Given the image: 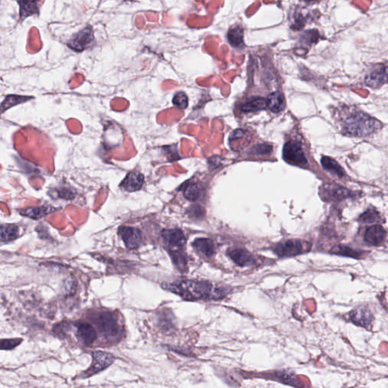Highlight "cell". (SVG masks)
Returning <instances> with one entry per match:
<instances>
[{
	"label": "cell",
	"mask_w": 388,
	"mask_h": 388,
	"mask_svg": "<svg viewBox=\"0 0 388 388\" xmlns=\"http://www.w3.org/2000/svg\"><path fill=\"white\" fill-rule=\"evenodd\" d=\"M14 143L21 154L31 159L50 158L54 153L50 139L34 128H26L17 132L14 134Z\"/></svg>",
	"instance_id": "1"
},
{
	"label": "cell",
	"mask_w": 388,
	"mask_h": 388,
	"mask_svg": "<svg viewBox=\"0 0 388 388\" xmlns=\"http://www.w3.org/2000/svg\"><path fill=\"white\" fill-rule=\"evenodd\" d=\"M163 288L187 301L220 300L227 294L222 288H216L207 281H184L177 284H166Z\"/></svg>",
	"instance_id": "2"
},
{
	"label": "cell",
	"mask_w": 388,
	"mask_h": 388,
	"mask_svg": "<svg viewBox=\"0 0 388 388\" xmlns=\"http://www.w3.org/2000/svg\"><path fill=\"white\" fill-rule=\"evenodd\" d=\"M382 125L376 118L362 112L352 114L343 125L344 132L353 137H367L377 132Z\"/></svg>",
	"instance_id": "3"
},
{
	"label": "cell",
	"mask_w": 388,
	"mask_h": 388,
	"mask_svg": "<svg viewBox=\"0 0 388 388\" xmlns=\"http://www.w3.org/2000/svg\"><path fill=\"white\" fill-rule=\"evenodd\" d=\"M93 322L96 324L99 332L107 340H115V339L119 338L122 334L121 326L112 313H97L93 317Z\"/></svg>",
	"instance_id": "4"
},
{
	"label": "cell",
	"mask_w": 388,
	"mask_h": 388,
	"mask_svg": "<svg viewBox=\"0 0 388 388\" xmlns=\"http://www.w3.org/2000/svg\"><path fill=\"white\" fill-rule=\"evenodd\" d=\"M283 158L291 165L304 166L307 164L305 154L298 141H291L285 144L283 149Z\"/></svg>",
	"instance_id": "5"
},
{
	"label": "cell",
	"mask_w": 388,
	"mask_h": 388,
	"mask_svg": "<svg viewBox=\"0 0 388 388\" xmlns=\"http://www.w3.org/2000/svg\"><path fill=\"white\" fill-rule=\"evenodd\" d=\"M91 366L84 373V377H90L98 372L106 369L115 361V357L106 352L94 351L92 353Z\"/></svg>",
	"instance_id": "6"
},
{
	"label": "cell",
	"mask_w": 388,
	"mask_h": 388,
	"mask_svg": "<svg viewBox=\"0 0 388 388\" xmlns=\"http://www.w3.org/2000/svg\"><path fill=\"white\" fill-rule=\"evenodd\" d=\"M307 243L298 240H288L275 246V252L280 257H291L301 254L309 247Z\"/></svg>",
	"instance_id": "7"
},
{
	"label": "cell",
	"mask_w": 388,
	"mask_h": 388,
	"mask_svg": "<svg viewBox=\"0 0 388 388\" xmlns=\"http://www.w3.org/2000/svg\"><path fill=\"white\" fill-rule=\"evenodd\" d=\"M366 85L372 88H379L388 82V66L377 65L368 74L365 79Z\"/></svg>",
	"instance_id": "8"
},
{
	"label": "cell",
	"mask_w": 388,
	"mask_h": 388,
	"mask_svg": "<svg viewBox=\"0 0 388 388\" xmlns=\"http://www.w3.org/2000/svg\"><path fill=\"white\" fill-rule=\"evenodd\" d=\"M118 233L128 249H137L141 245V232L136 228L121 227Z\"/></svg>",
	"instance_id": "9"
},
{
	"label": "cell",
	"mask_w": 388,
	"mask_h": 388,
	"mask_svg": "<svg viewBox=\"0 0 388 388\" xmlns=\"http://www.w3.org/2000/svg\"><path fill=\"white\" fill-rule=\"evenodd\" d=\"M77 329V336L80 341L86 345H90L97 338V332L94 327L89 323L76 322L75 324Z\"/></svg>",
	"instance_id": "10"
},
{
	"label": "cell",
	"mask_w": 388,
	"mask_h": 388,
	"mask_svg": "<svg viewBox=\"0 0 388 388\" xmlns=\"http://www.w3.org/2000/svg\"><path fill=\"white\" fill-rule=\"evenodd\" d=\"M350 319L356 325L363 327H369L372 324V317L370 310L366 307H360L350 312Z\"/></svg>",
	"instance_id": "11"
},
{
	"label": "cell",
	"mask_w": 388,
	"mask_h": 388,
	"mask_svg": "<svg viewBox=\"0 0 388 388\" xmlns=\"http://www.w3.org/2000/svg\"><path fill=\"white\" fill-rule=\"evenodd\" d=\"M161 236L165 243L172 247H181L186 243L185 236L183 232L179 229L163 231Z\"/></svg>",
	"instance_id": "12"
},
{
	"label": "cell",
	"mask_w": 388,
	"mask_h": 388,
	"mask_svg": "<svg viewBox=\"0 0 388 388\" xmlns=\"http://www.w3.org/2000/svg\"><path fill=\"white\" fill-rule=\"evenodd\" d=\"M93 40V32L89 28H86L78 33L69 43V47L77 51H81Z\"/></svg>",
	"instance_id": "13"
},
{
	"label": "cell",
	"mask_w": 388,
	"mask_h": 388,
	"mask_svg": "<svg viewBox=\"0 0 388 388\" xmlns=\"http://www.w3.org/2000/svg\"><path fill=\"white\" fill-rule=\"evenodd\" d=\"M144 183V177L142 174L139 172L129 173L125 177V180L121 184V187L128 192L137 191L142 187Z\"/></svg>",
	"instance_id": "14"
},
{
	"label": "cell",
	"mask_w": 388,
	"mask_h": 388,
	"mask_svg": "<svg viewBox=\"0 0 388 388\" xmlns=\"http://www.w3.org/2000/svg\"><path fill=\"white\" fill-rule=\"evenodd\" d=\"M386 232L381 226H374L369 228L366 232L365 240L372 246H379L385 240Z\"/></svg>",
	"instance_id": "15"
},
{
	"label": "cell",
	"mask_w": 388,
	"mask_h": 388,
	"mask_svg": "<svg viewBox=\"0 0 388 388\" xmlns=\"http://www.w3.org/2000/svg\"><path fill=\"white\" fill-rule=\"evenodd\" d=\"M229 257L240 266L251 265L254 262L253 256L248 251L243 249H233L228 252Z\"/></svg>",
	"instance_id": "16"
},
{
	"label": "cell",
	"mask_w": 388,
	"mask_h": 388,
	"mask_svg": "<svg viewBox=\"0 0 388 388\" xmlns=\"http://www.w3.org/2000/svg\"><path fill=\"white\" fill-rule=\"evenodd\" d=\"M193 246L206 257L210 258L214 255V243L210 239L199 238L193 242Z\"/></svg>",
	"instance_id": "17"
},
{
	"label": "cell",
	"mask_w": 388,
	"mask_h": 388,
	"mask_svg": "<svg viewBox=\"0 0 388 388\" xmlns=\"http://www.w3.org/2000/svg\"><path fill=\"white\" fill-rule=\"evenodd\" d=\"M267 107L272 112L278 113L285 109V100L284 95L280 92L276 91L271 93L266 99Z\"/></svg>",
	"instance_id": "18"
},
{
	"label": "cell",
	"mask_w": 388,
	"mask_h": 388,
	"mask_svg": "<svg viewBox=\"0 0 388 388\" xmlns=\"http://www.w3.org/2000/svg\"><path fill=\"white\" fill-rule=\"evenodd\" d=\"M42 47V42L40 40L38 30L35 27H32L29 32L27 39V50L28 53H36L40 50Z\"/></svg>",
	"instance_id": "19"
},
{
	"label": "cell",
	"mask_w": 388,
	"mask_h": 388,
	"mask_svg": "<svg viewBox=\"0 0 388 388\" xmlns=\"http://www.w3.org/2000/svg\"><path fill=\"white\" fill-rule=\"evenodd\" d=\"M266 107V99L260 97L253 98L243 104L240 106V110L243 112H256V111L262 110Z\"/></svg>",
	"instance_id": "20"
},
{
	"label": "cell",
	"mask_w": 388,
	"mask_h": 388,
	"mask_svg": "<svg viewBox=\"0 0 388 388\" xmlns=\"http://www.w3.org/2000/svg\"><path fill=\"white\" fill-rule=\"evenodd\" d=\"M135 149L133 145L132 141L129 137L125 136L124 138L123 147L118 148L113 151L114 156L117 158H128L135 154Z\"/></svg>",
	"instance_id": "21"
},
{
	"label": "cell",
	"mask_w": 388,
	"mask_h": 388,
	"mask_svg": "<svg viewBox=\"0 0 388 388\" xmlns=\"http://www.w3.org/2000/svg\"><path fill=\"white\" fill-rule=\"evenodd\" d=\"M321 165L327 171L333 174H336L338 177H342L344 176V171L338 163L330 158V157L324 156L321 158Z\"/></svg>",
	"instance_id": "22"
},
{
	"label": "cell",
	"mask_w": 388,
	"mask_h": 388,
	"mask_svg": "<svg viewBox=\"0 0 388 388\" xmlns=\"http://www.w3.org/2000/svg\"><path fill=\"white\" fill-rule=\"evenodd\" d=\"M19 229L14 225H2L1 226V240L2 241L12 240L18 236Z\"/></svg>",
	"instance_id": "23"
},
{
	"label": "cell",
	"mask_w": 388,
	"mask_h": 388,
	"mask_svg": "<svg viewBox=\"0 0 388 388\" xmlns=\"http://www.w3.org/2000/svg\"><path fill=\"white\" fill-rule=\"evenodd\" d=\"M228 38L233 47H240L243 44V30L238 27L232 29L228 34Z\"/></svg>",
	"instance_id": "24"
},
{
	"label": "cell",
	"mask_w": 388,
	"mask_h": 388,
	"mask_svg": "<svg viewBox=\"0 0 388 388\" xmlns=\"http://www.w3.org/2000/svg\"><path fill=\"white\" fill-rule=\"evenodd\" d=\"M50 210H53V209H50V207H44V206L30 208V209L24 210L22 214L27 217L32 218V219H40V218L47 216V214L51 213L52 211H50Z\"/></svg>",
	"instance_id": "25"
},
{
	"label": "cell",
	"mask_w": 388,
	"mask_h": 388,
	"mask_svg": "<svg viewBox=\"0 0 388 388\" xmlns=\"http://www.w3.org/2000/svg\"><path fill=\"white\" fill-rule=\"evenodd\" d=\"M30 99H31V97H29V96H15V95L8 96L5 98V100L2 103V106H1L2 112L9 109L11 106H15L17 104H20L21 102H26V101L29 100Z\"/></svg>",
	"instance_id": "26"
},
{
	"label": "cell",
	"mask_w": 388,
	"mask_h": 388,
	"mask_svg": "<svg viewBox=\"0 0 388 388\" xmlns=\"http://www.w3.org/2000/svg\"><path fill=\"white\" fill-rule=\"evenodd\" d=\"M200 196L201 190L197 184H190L184 190V197L190 201H196L200 198Z\"/></svg>",
	"instance_id": "27"
},
{
	"label": "cell",
	"mask_w": 388,
	"mask_h": 388,
	"mask_svg": "<svg viewBox=\"0 0 388 388\" xmlns=\"http://www.w3.org/2000/svg\"><path fill=\"white\" fill-rule=\"evenodd\" d=\"M19 4L21 5V15L23 18L38 11L37 2H19Z\"/></svg>",
	"instance_id": "28"
},
{
	"label": "cell",
	"mask_w": 388,
	"mask_h": 388,
	"mask_svg": "<svg viewBox=\"0 0 388 388\" xmlns=\"http://www.w3.org/2000/svg\"><path fill=\"white\" fill-rule=\"evenodd\" d=\"M333 253L337 255H342V256H350V257L357 258L361 256V252L359 251L353 250L346 246H338L337 247L333 248Z\"/></svg>",
	"instance_id": "29"
},
{
	"label": "cell",
	"mask_w": 388,
	"mask_h": 388,
	"mask_svg": "<svg viewBox=\"0 0 388 388\" xmlns=\"http://www.w3.org/2000/svg\"><path fill=\"white\" fill-rule=\"evenodd\" d=\"M379 219H380L379 214L375 210H367L360 217V221L364 222V223H373V222H377Z\"/></svg>",
	"instance_id": "30"
},
{
	"label": "cell",
	"mask_w": 388,
	"mask_h": 388,
	"mask_svg": "<svg viewBox=\"0 0 388 388\" xmlns=\"http://www.w3.org/2000/svg\"><path fill=\"white\" fill-rule=\"evenodd\" d=\"M173 103L180 109H186L188 106V98L184 92H179L174 95Z\"/></svg>",
	"instance_id": "31"
},
{
	"label": "cell",
	"mask_w": 388,
	"mask_h": 388,
	"mask_svg": "<svg viewBox=\"0 0 388 388\" xmlns=\"http://www.w3.org/2000/svg\"><path fill=\"white\" fill-rule=\"evenodd\" d=\"M22 340L21 338L3 339L1 340V349L5 350H11L14 347H18Z\"/></svg>",
	"instance_id": "32"
},
{
	"label": "cell",
	"mask_w": 388,
	"mask_h": 388,
	"mask_svg": "<svg viewBox=\"0 0 388 388\" xmlns=\"http://www.w3.org/2000/svg\"><path fill=\"white\" fill-rule=\"evenodd\" d=\"M128 101L123 98H115L111 102L112 109L115 111H124L128 107Z\"/></svg>",
	"instance_id": "33"
},
{
	"label": "cell",
	"mask_w": 388,
	"mask_h": 388,
	"mask_svg": "<svg viewBox=\"0 0 388 388\" xmlns=\"http://www.w3.org/2000/svg\"><path fill=\"white\" fill-rule=\"evenodd\" d=\"M66 125H67L68 128H69V131L72 134H80L82 131L81 124L78 121L76 120V119H69V120H68Z\"/></svg>",
	"instance_id": "34"
},
{
	"label": "cell",
	"mask_w": 388,
	"mask_h": 388,
	"mask_svg": "<svg viewBox=\"0 0 388 388\" xmlns=\"http://www.w3.org/2000/svg\"><path fill=\"white\" fill-rule=\"evenodd\" d=\"M178 252L179 251H174V252H172V254H171V256H172L174 264L177 265L179 268L184 269L186 265L185 256Z\"/></svg>",
	"instance_id": "35"
},
{
	"label": "cell",
	"mask_w": 388,
	"mask_h": 388,
	"mask_svg": "<svg viewBox=\"0 0 388 388\" xmlns=\"http://www.w3.org/2000/svg\"><path fill=\"white\" fill-rule=\"evenodd\" d=\"M83 81H84V77L80 74H76L71 79L69 85L72 89H74L80 86Z\"/></svg>",
	"instance_id": "36"
},
{
	"label": "cell",
	"mask_w": 388,
	"mask_h": 388,
	"mask_svg": "<svg viewBox=\"0 0 388 388\" xmlns=\"http://www.w3.org/2000/svg\"><path fill=\"white\" fill-rule=\"evenodd\" d=\"M189 211L192 217H195L197 219H200L204 216V209L200 206H191Z\"/></svg>",
	"instance_id": "37"
},
{
	"label": "cell",
	"mask_w": 388,
	"mask_h": 388,
	"mask_svg": "<svg viewBox=\"0 0 388 388\" xmlns=\"http://www.w3.org/2000/svg\"><path fill=\"white\" fill-rule=\"evenodd\" d=\"M272 151V147L265 144H260L256 147V152L258 154H269Z\"/></svg>",
	"instance_id": "38"
},
{
	"label": "cell",
	"mask_w": 388,
	"mask_h": 388,
	"mask_svg": "<svg viewBox=\"0 0 388 388\" xmlns=\"http://www.w3.org/2000/svg\"><path fill=\"white\" fill-rule=\"evenodd\" d=\"M135 24L139 29H142L144 27V24H145V20H144L143 15H141V14L137 15L136 18H135Z\"/></svg>",
	"instance_id": "39"
},
{
	"label": "cell",
	"mask_w": 388,
	"mask_h": 388,
	"mask_svg": "<svg viewBox=\"0 0 388 388\" xmlns=\"http://www.w3.org/2000/svg\"><path fill=\"white\" fill-rule=\"evenodd\" d=\"M147 17L150 21H156L157 15L154 13H147Z\"/></svg>",
	"instance_id": "40"
}]
</instances>
